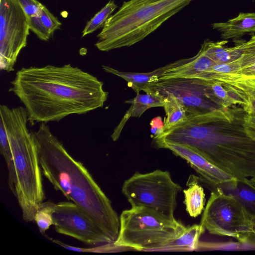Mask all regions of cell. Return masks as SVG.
<instances>
[{
  "instance_id": "obj_1",
  "label": "cell",
  "mask_w": 255,
  "mask_h": 255,
  "mask_svg": "<svg viewBox=\"0 0 255 255\" xmlns=\"http://www.w3.org/2000/svg\"><path fill=\"white\" fill-rule=\"evenodd\" d=\"M10 83L31 126L102 108L108 97L103 82L70 64L23 67Z\"/></svg>"
},
{
  "instance_id": "obj_2",
  "label": "cell",
  "mask_w": 255,
  "mask_h": 255,
  "mask_svg": "<svg viewBox=\"0 0 255 255\" xmlns=\"http://www.w3.org/2000/svg\"><path fill=\"white\" fill-rule=\"evenodd\" d=\"M241 107H220L192 117L153 140L186 145L236 179L255 175V140L247 134Z\"/></svg>"
},
{
  "instance_id": "obj_3",
  "label": "cell",
  "mask_w": 255,
  "mask_h": 255,
  "mask_svg": "<svg viewBox=\"0 0 255 255\" xmlns=\"http://www.w3.org/2000/svg\"><path fill=\"white\" fill-rule=\"evenodd\" d=\"M42 173L68 200L77 205L111 239L117 240L120 217L85 166L75 159L45 123L32 132Z\"/></svg>"
},
{
  "instance_id": "obj_4",
  "label": "cell",
  "mask_w": 255,
  "mask_h": 255,
  "mask_svg": "<svg viewBox=\"0 0 255 255\" xmlns=\"http://www.w3.org/2000/svg\"><path fill=\"white\" fill-rule=\"evenodd\" d=\"M0 119L8 137L12 160L7 167L9 188L16 198L23 220L29 222L38 205L45 199L35 139L27 128L28 116L25 108L0 106Z\"/></svg>"
},
{
  "instance_id": "obj_5",
  "label": "cell",
  "mask_w": 255,
  "mask_h": 255,
  "mask_svg": "<svg viewBox=\"0 0 255 255\" xmlns=\"http://www.w3.org/2000/svg\"><path fill=\"white\" fill-rule=\"evenodd\" d=\"M195 0H129L106 21L95 46L109 51L143 40Z\"/></svg>"
},
{
  "instance_id": "obj_6",
  "label": "cell",
  "mask_w": 255,
  "mask_h": 255,
  "mask_svg": "<svg viewBox=\"0 0 255 255\" xmlns=\"http://www.w3.org/2000/svg\"><path fill=\"white\" fill-rule=\"evenodd\" d=\"M120 230L113 245L137 251H158L184 231L175 219L144 207H131L120 217Z\"/></svg>"
},
{
  "instance_id": "obj_7",
  "label": "cell",
  "mask_w": 255,
  "mask_h": 255,
  "mask_svg": "<svg viewBox=\"0 0 255 255\" xmlns=\"http://www.w3.org/2000/svg\"><path fill=\"white\" fill-rule=\"evenodd\" d=\"M182 189L169 172L157 169L146 173L136 172L125 181L122 192L131 207L148 208L174 220L176 198Z\"/></svg>"
},
{
  "instance_id": "obj_8",
  "label": "cell",
  "mask_w": 255,
  "mask_h": 255,
  "mask_svg": "<svg viewBox=\"0 0 255 255\" xmlns=\"http://www.w3.org/2000/svg\"><path fill=\"white\" fill-rule=\"evenodd\" d=\"M201 224L211 234L228 236L238 241L253 232L254 223L233 197L214 189L203 212Z\"/></svg>"
},
{
  "instance_id": "obj_9",
  "label": "cell",
  "mask_w": 255,
  "mask_h": 255,
  "mask_svg": "<svg viewBox=\"0 0 255 255\" xmlns=\"http://www.w3.org/2000/svg\"><path fill=\"white\" fill-rule=\"evenodd\" d=\"M30 30L17 0H0V66L13 71L18 54L27 44Z\"/></svg>"
},
{
  "instance_id": "obj_10",
  "label": "cell",
  "mask_w": 255,
  "mask_h": 255,
  "mask_svg": "<svg viewBox=\"0 0 255 255\" xmlns=\"http://www.w3.org/2000/svg\"><path fill=\"white\" fill-rule=\"evenodd\" d=\"M52 217L53 225L58 233L73 237L90 246L113 244L104 232L73 202L57 204Z\"/></svg>"
},
{
  "instance_id": "obj_11",
  "label": "cell",
  "mask_w": 255,
  "mask_h": 255,
  "mask_svg": "<svg viewBox=\"0 0 255 255\" xmlns=\"http://www.w3.org/2000/svg\"><path fill=\"white\" fill-rule=\"evenodd\" d=\"M205 88L198 79L174 78L150 84L144 92L162 98L174 95L183 105L188 119L220 108L206 96Z\"/></svg>"
},
{
  "instance_id": "obj_12",
  "label": "cell",
  "mask_w": 255,
  "mask_h": 255,
  "mask_svg": "<svg viewBox=\"0 0 255 255\" xmlns=\"http://www.w3.org/2000/svg\"><path fill=\"white\" fill-rule=\"evenodd\" d=\"M156 146L169 149L176 155L187 161L199 174L201 180L212 189L219 184L236 179L186 145L164 142Z\"/></svg>"
},
{
  "instance_id": "obj_13",
  "label": "cell",
  "mask_w": 255,
  "mask_h": 255,
  "mask_svg": "<svg viewBox=\"0 0 255 255\" xmlns=\"http://www.w3.org/2000/svg\"><path fill=\"white\" fill-rule=\"evenodd\" d=\"M213 189H218L235 198L255 224V186L251 183L250 179L236 178L219 184Z\"/></svg>"
},
{
  "instance_id": "obj_14",
  "label": "cell",
  "mask_w": 255,
  "mask_h": 255,
  "mask_svg": "<svg viewBox=\"0 0 255 255\" xmlns=\"http://www.w3.org/2000/svg\"><path fill=\"white\" fill-rule=\"evenodd\" d=\"M215 64L200 49L194 56L181 59L179 64L165 70L159 78V80L174 78H192L209 69Z\"/></svg>"
},
{
  "instance_id": "obj_15",
  "label": "cell",
  "mask_w": 255,
  "mask_h": 255,
  "mask_svg": "<svg viewBox=\"0 0 255 255\" xmlns=\"http://www.w3.org/2000/svg\"><path fill=\"white\" fill-rule=\"evenodd\" d=\"M180 61L181 59L146 73L120 71L106 65H103L102 68L106 72L115 75L125 80L128 83V87L131 88L137 94L141 91H144L149 84L157 82L165 70L179 64Z\"/></svg>"
},
{
  "instance_id": "obj_16",
  "label": "cell",
  "mask_w": 255,
  "mask_h": 255,
  "mask_svg": "<svg viewBox=\"0 0 255 255\" xmlns=\"http://www.w3.org/2000/svg\"><path fill=\"white\" fill-rule=\"evenodd\" d=\"M125 103L131 104V106L114 129L111 135L113 141L119 138L124 127L130 118H139L146 110L150 108L163 107L164 99L151 93H137L134 98L126 101Z\"/></svg>"
},
{
  "instance_id": "obj_17",
  "label": "cell",
  "mask_w": 255,
  "mask_h": 255,
  "mask_svg": "<svg viewBox=\"0 0 255 255\" xmlns=\"http://www.w3.org/2000/svg\"><path fill=\"white\" fill-rule=\"evenodd\" d=\"M213 29L218 31L224 40L239 38L255 32V12H240L226 22L213 23Z\"/></svg>"
},
{
  "instance_id": "obj_18",
  "label": "cell",
  "mask_w": 255,
  "mask_h": 255,
  "mask_svg": "<svg viewBox=\"0 0 255 255\" xmlns=\"http://www.w3.org/2000/svg\"><path fill=\"white\" fill-rule=\"evenodd\" d=\"M239 59V58H238ZM238 59L224 64H215L209 69L192 78L200 80L205 85L213 83L233 84L238 81L240 65Z\"/></svg>"
},
{
  "instance_id": "obj_19",
  "label": "cell",
  "mask_w": 255,
  "mask_h": 255,
  "mask_svg": "<svg viewBox=\"0 0 255 255\" xmlns=\"http://www.w3.org/2000/svg\"><path fill=\"white\" fill-rule=\"evenodd\" d=\"M237 44L241 51L238 82L255 84V35Z\"/></svg>"
},
{
  "instance_id": "obj_20",
  "label": "cell",
  "mask_w": 255,
  "mask_h": 255,
  "mask_svg": "<svg viewBox=\"0 0 255 255\" xmlns=\"http://www.w3.org/2000/svg\"><path fill=\"white\" fill-rule=\"evenodd\" d=\"M29 29L41 40L48 41L54 32L59 29L61 23L44 6L38 15L27 19Z\"/></svg>"
},
{
  "instance_id": "obj_21",
  "label": "cell",
  "mask_w": 255,
  "mask_h": 255,
  "mask_svg": "<svg viewBox=\"0 0 255 255\" xmlns=\"http://www.w3.org/2000/svg\"><path fill=\"white\" fill-rule=\"evenodd\" d=\"M227 40L213 41L206 40L201 45L200 49L216 64H224L237 60L241 51L237 44L233 47H228Z\"/></svg>"
},
{
  "instance_id": "obj_22",
  "label": "cell",
  "mask_w": 255,
  "mask_h": 255,
  "mask_svg": "<svg viewBox=\"0 0 255 255\" xmlns=\"http://www.w3.org/2000/svg\"><path fill=\"white\" fill-rule=\"evenodd\" d=\"M205 230V228L201 224L186 227L180 236L158 251H194L198 248L199 238Z\"/></svg>"
},
{
  "instance_id": "obj_23",
  "label": "cell",
  "mask_w": 255,
  "mask_h": 255,
  "mask_svg": "<svg viewBox=\"0 0 255 255\" xmlns=\"http://www.w3.org/2000/svg\"><path fill=\"white\" fill-rule=\"evenodd\" d=\"M165 112L163 132L188 120L185 109L179 100L172 94L163 97Z\"/></svg>"
},
{
  "instance_id": "obj_24",
  "label": "cell",
  "mask_w": 255,
  "mask_h": 255,
  "mask_svg": "<svg viewBox=\"0 0 255 255\" xmlns=\"http://www.w3.org/2000/svg\"><path fill=\"white\" fill-rule=\"evenodd\" d=\"M187 184L189 187L183 190L186 210L192 217L199 216L203 211L205 203V194L203 187L197 179Z\"/></svg>"
},
{
  "instance_id": "obj_25",
  "label": "cell",
  "mask_w": 255,
  "mask_h": 255,
  "mask_svg": "<svg viewBox=\"0 0 255 255\" xmlns=\"http://www.w3.org/2000/svg\"><path fill=\"white\" fill-rule=\"evenodd\" d=\"M205 86L206 96L219 107L227 108L236 106L223 84L216 82Z\"/></svg>"
},
{
  "instance_id": "obj_26",
  "label": "cell",
  "mask_w": 255,
  "mask_h": 255,
  "mask_svg": "<svg viewBox=\"0 0 255 255\" xmlns=\"http://www.w3.org/2000/svg\"><path fill=\"white\" fill-rule=\"evenodd\" d=\"M56 204L50 201L40 204L35 213L34 221L36 222L39 232L45 236V232L53 225L52 214L55 209Z\"/></svg>"
},
{
  "instance_id": "obj_27",
  "label": "cell",
  "mask_w": 255,
  "mask_h": 255,
  "mask_svg": "<svg viewBox=\"0 0 255 255\" xmlns=\"http://www.w3.org/2000/svg\"><path fill=\"white\" fill-rule=\"evenodd\" d=\"M117 7L118 5L115 3V1L110 0L87 22L82 31V37L93 33L101 27H103L106 21Z\"/></svg>"
},
{
  "instance_id": "obj_28",
  "label": "cell",
  "mask_w": 255,
  "mask_h": 255,
  "mask_svg": "<svg viewBox=\"0 0 255 255\" xmlns=\"http://www.w3.org/2000/svg\"><path fill=\"white\" fill-rule=\"evenodd\" d=\"M234 85L241 90L242 104L241 106L247 114H255V84L237 82Z\"/></svg>"
},
{
  "instance_id": "obj_29",
  "label": "cell",
  "mask_w": 255,
  "mask_h": 255,
  "mask_svg": "<svg viewBox=\"0 0 255 255\" xmlns=\"http://www.w3.org/2000/svg\"><path fill=\"white\" fill-rule=\"evenodd\" d=\"M0 151L8 167L11 163L12 155L7 132L1 119H0Z\"/></svg>"
},
{
  "instance_id": "obj_30",
  "label": "cell",
  "mask_w": 255,
  "mask_h": 255,
  "mask_svg": "<svg viewBox=\"0 0 255 255\" xmlns=\"http://www.w3.org/2000/svg\"><path fill=\"white\" fill-rule=\"evenodd\" d=\"M27 18L35 16L38 14L41 8L43 6L37 0H17Z\"/></svg>"
},
{
  "instance_id": "obj_31",
  "label": "cell",
  "mask_w": 255,
  "mask_h": 255,
  "mask_svg": "<svg viewBox=\"0 0 255 255\" xmlns=\"http://www.w3.org/2000/svg\"><path fill=\"white\" fill-rule=\"evenodd\" d=\"M244 128L248 135L255 140V114L245 113Z\"/></svg>"
},
{
  "instance_id": "obj_32",
  "label": "cell",
  "mask_w": 255,
  "mask_h": 255,
  "mask_svg": "<svg viewBox=\"0 0 255 255\" xmlns=\"http://www.w3.org/2000/svg\"><path fill=\"white\" fill-rule=\"evenodd\" d=\"M150 131L153 139L159 137L163 132L164 122L160 116L153 118L150 123Z\"/></svg>"
},
{
  "instance_id": "obj_33",
  "label": "cell",
  "mask_w": 255,
  "mask_h": 255,
  "mask_svg": "<svg viewBox=\"0 0 255 255\" xmlns=\"http://www.w3.org/2000/svg\"><path fill=\"white\" fill-rule=\"evenodd\" d=\"M245 247V250H255V232L253 231L244 235L238 240Z\"/></svg>"
},
{
  "instance_id": "obj_34",
  "label": "cell",
  "mask_w": 255,
  "mask_h": 255,
  "mask_svg": "<svg viewBox=\"0 0 255 255\" xmlns=\"http://www.w3.org/2000/svg\"><path fill=\"white\" fill-rule=\"evenodd\" d=\"M251 183L255 186V175L250 178V179Z\"/></svg>"
},
{
  "instance_id": "obj_35",
  "label": "cell",
  "mask_w": 255,
  "mask_h": 255,
  "mask_svg": "<svg viewBox=\"0 0 255 255\" xmlns=\"http://www.w3.org/2000/svg\"><path fill=\"white\" fill-rule=\"evenodd\" d=\"M253 231H254V232H255V224H254V225Z\"/></svg>"
}]
</instances>
